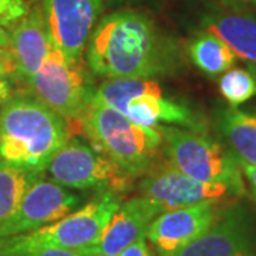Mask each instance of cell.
<instances>
[{"label":"cell","instance_id":"obj_1","mask_svg":"<svg viewBox=\"0 0 256 256\" xmlns=\"http://www.w3.org/2000/svg\"><path fill=\"white\" fill-rule=\"evenodd\" d=\"M86 62L101 78H150L182 66L176 40L148 12L121 8L102 16L86 48Z\"/></svg>","mask_w":256,"mask_h":256},{"label":"cell","instance_id":"obj_2","mask_svg":"<svg viewBox=\"0 0 256 256\" xmlns=\"http://www.w3.org/2000/svg\"><path fill=\"white\" fill-rule=\"evenodd\" d=\"M72 131L60 114L18 90L0 106V160L42 175Z\"/></svg>","mask_w":256,"mask_h":256},{"label":"cell","instance_id":"obj_3","mask_svg":"<svg viewBox=\"0 0 256 256\" xmlns=\"http://www.w3.org/2000/svg\"><path fill=\"white\" fill-rule=\"evenodd\" d=\"M74 126L97 152L136 178L146 174L162 151V136L158 127L138 126L94 100Z\"/></svg>","mask_w":256,"mask_h":256},{"label":"cell","instance_id":"obj_4","mask_svg":"<svg viewBox=\"0 0 256 256\" xmlns=\"http://www.w3.org/2000/svg\"><path fill=\"white\" fill-rule=\"evenodd\" d=\"M158 130L162 136V151L175 168L202 182L225 184L235 196L245 194L236 158L208 131L176 126H158Z\"/></svg>","mask_w":256,"mask_h":256},{"label":"cell","instance_id":"obj_5","mask_svg":"<svg viewBox=\"0 0 256 256\" xmlns=\"http://www.w3.org/2000/svg\"><path fill=\"white\" fill-rule=\"evenodd\" d=\"M120 205V194L110 190L98 192L96 198L84 204L82 208L48 225L26 234L0 238V254L32 248H62L70 250L87 249L98 239Z\"/></svg>","mask_w":256,"mask_h":256},{"label":"cell","instance_id":"obj_6","mask_svg":"<svg viewBox=\"0 0 256 256\" xmlns=\"http://www.w3.org/2000/svg\"><path fill=\"white\" fill-rule=\"evenodd\" d=\"M92 72L82 60H70L52 46L42 67L22 86L72 126L84 114L92 100L96 86Z\"/></svg>","mask_w":256,"mask_h":256},{"label":"cell","instance_id":"obj_7","mask_svg":"<svg viewBox=\"0 0 256 256\" xmlns=\"http://www.w3.org/2000/svg\"><path fill=\"white\" fill-rule=\"evenodd\" d=\"M46 171L53 182L76 191L110 190L122 195L136 180L78 138H70L56 152Z\"/></svg>","mask_w":256,"mask_h":256},{"label":"cell","instance_id":"obj_8","mask_svg":"<svg viewBox=\"0 0 256 256\" xmlns=\"http://www.w3.org/2000/svg\"><path fill=\"white\" fill-rule=\"evenodd\" d=\"M104 8V0H43L42 10L53 46L70 60H82Z\"/></svg>","mask_w":256,"mask_h":256},{"label":"cell","instance_id":"obj_9","mask_svg":"<svg viewBox=\"0 0 256 256\" xmlns=\"http://www.w3.org/2000/svg\"><path fill=\"white\" fill-rule=\"evenodd\" d=\"M140 195L154 201L164 210H178L201 202L215 201L235 196L225 184L202 182L184 174L171 162L154 164L138 182Z\"/></svg>","mask_w":256,"mask_h":256},{"label":"cell","instance_id":"obj_10","mask_svg":"<svg viewBox=\"0 0 256 256\" xmlns=\"http://www.w3.org/2000/svg\"><path fill=\"white\" fill-rule=\"evenodd\" d=\"M82 196L42 176L24 192L16 210L0 225V238L26 234L77 210Z\"/></svg>","mask_w":256,"mask_h":256},{"label":"cell","instance_id":"obj_11","mask_svg":"<svg viewBox=\"0 0 256 256\" xmlns=\"http://www.w3.org/2000/svg\"><path fill=\"white\" fill-rule=\"evenodd\" d=\"M222 210L215 201L164 210L151 222L146 238L158 256H175L201 236Z\"/></svg>","mask_w":256,"mask_h":256},{"label":"cell","instance_id":"obj_12","mask_svg":"<svg viewBox=\"0 0 256 256\" xmlns=\"http://www.w3.org/2000/svg\"><path fill=\"white\" fill-rule=\"evenodd\" d=\"M175 256H256V238L246 210L235 205Z\"/></svg>","mask_w":256,"mask_h":256},{"label":"cell","instance_id":"obj_13","mask_svg":"<svg viewBox=\"0 0 256 256\" xmlns=\"http://www.w3.org/2000/svg\"><path fill=\"white\" fill-rule=\"evenodd\" d=\"M162 212L156 202L140 195L121 204L98 239L82 250L118 256L126 248L146 238L151 222Z\"/></svg>","mask_w":256,"mask_h":256},{"label":"cell","instance_id":"obj_14","mask_svg":"<svg viewBox=\"0 0 256 256\" xmlns=\"http://www.w3.org/2000/svg\"><path fill=\"white\" fill-rule=\"evenodd\" d=\"M52 46L43 10L40 6L30 8L28 14L10 28L9 50L16 64V84L23 86L38 72Z\"/></svg>","mask_w":256,"mask_h":256},{"label":"cell","instance_id":"obj_15","mask_svg":"<svg viewBox=\"0 0 256 256\" xmlns=\"http://www.w3.org/2000/svg\"><path fill=\"white\" fill-rule=\"evenodd\" d=\"M200 30L218 36L236 57L256 67L255 10L210 9L202 14Z\"/></svg>","mask_w":256,"mask_h":256},{"label":"cell","instance_id":"obj_16","mask_svg":"<svg viewBox=\"0 0 256 256\" xmlns=\"http://www.w3.org/2000/svg\"><path fill=\"white\" fill-rule=\"evenodd\" d=\"M121 114L138 126L156 128L158 126H176L196 131H206V121L186 104L165 98L156 94H142L126 102Z\"/></svg>","mask_w":256,"mask_h":256},{"label":"cell","instance_id":"obj_17","mask_svg":"<svg viewBox=\"0 0 256 256\" xmlns=\"http://www.w3.org/2000/svg\"><path fill=\"white\" fill-rule=\"evenodd\" d=\"M215 127L225 146L244 165H256V114L236 107H222L215 114Z\"/></svg>","mask_w":256,"mask_h":256},{"label":"cell","instance_id":"obj_18","mask_svg":"<svg viewBox=\"0 0 256 256\" xmlns=\"http://www.w3.org/2000/svg\"><path fill=\"white\" fill-rule=\"evenodd\" d=\"M188 54L194 66L210 78L228 72L236 62L235 53L224 40L202 30L190 42Z\"/></svg>","mask_w":256,"mask_h":256},{"label":"cell","instance_id":"obj_19","mask_svg":"<svg viewBox=\"0 0 256 256\" xmlns=\"http://www.w3.org/2000/svg\"><path fill=\"white\" fill-rule=\"evenodd\" d=\"M142 94L162 96V87L150 78H108L96 87L92 100L121 112L127 101Z\"/></svg>","mask_w":256,"mask_h":256},{"label":"cell","instance_id":"obj_20","mask_svg":"<svg viewBox=\"0 0 256 256\" xmlns=\"http://www.w3.org/2000/svg\"><path fill=\"white\" fill-rule=\"evenodd\" d=\"M42 175L0 160V225L16 210L28 186Z\"/></svg>","mask_w":256,"mask_h":256},{"label":"cell","instance_id":"obj_21","mask_svg":"<svg viewBox=\"0 0 256 256\" xmlns=\"http://www.w3.org/2000/svg\"><path fill=\"white\" fill-rule=\"evenodd\" d=\"M220 92L230 106L236 107L256 96V67L229 68L220 76Z\"/></svg>","mask_w":256,"mask_h":256},{"label":"cell","instance_id":"obj_22","mask_svg":"<svg viewBox=\"0 0 256 256\" xmlns=\"http://www.w3.org/2000/svg\"><path fill=\"white\" fill-rule=\"evenodd\" d=\"M30 10L26 0H0V26L12 28Z\"/></svg>","mask_w":256,"mask_h":256},{"label":"cell","instance_id":"obj_23","mask_svg":"<svg viewBox=\"0 0 256 256\" xmlns=\"http://www.w3.org/2000/svg\"><path fill=\"white\" fill-rule=\"evenodd\" d=\"M0 256H82L80 250H70L62 248H32L16 252L0 254Z\"/></svg>","mask_w":256,"mask_h":256},{"label":"cell","instance_id":"obj_24","mask_svg":"<svg viewBox=\"0 0 256 256\" xmlns=\"http://www.w3.org/2000/svg\"><path fill=\"white\" fill-rule=\"evenodd\" d=\"M118 256H156L152 252V246L146 238H142L137 240L136 244L126 248Z\"/></svg>","mask_w":256,"mask_h":256},{"label":"cell","instance_id":"obj_25","mask_svg":"<svg viewBox=\"0 0 256 256\" xmlns=\"http://www.w3.org/2000/svg\"><path fill=\"white\" fill-rule=\"evenodd\" d=\"M16 92V82L6 74H0V106L10 100Z\"/></svg>","mask_w":256,"mask_h":256},{"label":"cell","instance_id":"obj_26","mask_svg":"<svg viewBox=\"0 0 256 256\" xmlns=\"http://www.w3.org/2000/svg\"><path fill=\"white\" fill-rule=\"evenodd\" d=\"M0 74H6L14 80L16 74V64L12 57L9 47L8 48H0Z\"/></svg>","mask_w":256,"mask_h":256},{"label":"cell","instance_id":"obj_27","mask_svg":"<svg viewBox=\"0 0 256 256\" xmlns=\"http://www.w3.org/2000/svg\"><path fill=\"white\" fill-rule=\"evenodd\" d=\"M218 6L230 10H255L256 0H216Z\"/></svg>","mask_w":256,"mask_h":256},{"label":"cell","instance_id":"obj_28","mask_svg":"<svg viewBox=\"0 0 256 256\" xmlns=\"http://www.w3.org/2000/svg\"><path fill=\"white\" fill-rule=\"evenodd\" d=\"M156 0H104V3L114 9H121V8H130L134 4H144V3H152Z\"/></svg>","mask_w":256,"mask_h":256},{"label":"cell","instance_id":"obj_29","mask_svg":"<svg viewBox=\"0 0 256 256\" xmlns=\"http://www.w3.org/2000/svg\"><path fill=\"white\" fill-rule=\"evenodd\" d=\"M240 170L246 175L248 181L250 182V186H252L254 196L256 198V165H244V166H240Z\"/></svg>","mask_w":256,"mask_h":256},{"label":"cell","instance_id":"obj_30","mask_svg":"<svg viewBox=\"0 0 256 256\" xmlns=\"http://www.w3.org/2000/svg\"><path fill=\"white\" fill-rule=\"evenodd\" d=\"M10 44V32L0 26V48H8Z\"/></svg>","mask_w":256,"mask_h":256},{"label":"cell","instance_id":"obj_31","mask_svg":"<svg viewBox=\"0 0 256 256\" xmlns=\"http://www.w3.org/2000/svg\"><path fill=\"white\" fill-rule=\"evenodd\" d=\"M82 256H108L106 254H101V252H94V250H80Z\"/></svg>","mask_w":256,"mask_h":256}]
</instances>
